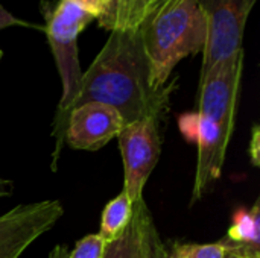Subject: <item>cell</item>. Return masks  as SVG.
Wrapping results in <instances>:
<instances>
[{
	"mask_svg": "<svg viewBox=\"0 0 260 258\" xmlns=\"http://www.w3.org/2000/svg\"><path fill=\"white\" fill-rule=\"evenodd\" d=\"M166 0H123L119 29L137 27L151 18Z\"/></svg>",
	"mask_w": 260,
	"mask_h": 258,
	"instance_id": "cell-13",
	"label": "cell"
},
{
	"mask_svg": "<svg viewBox=\"0 0 260 258\" xmlns=\"http://www.w3.org/2000/svg\"><path fill=\"white\" fill-rule=\"evenodd\" d=\"M125 122L111 106L104 103H84L70 111L64 141L72 149L99 151L119 135Z\"/></svg>",
	"mask_w": 260,
	"mask_h": 258,
	"instance_id": "cell-8",
	"label": "cell"
},
{
	"mask_svg": "<svg viewBox=\"0 0 260 258\" xmlns=\"http://www.w3.org/2000/svg\"><path fill=\"white\" fill-rule=\"evenodd\" d=\"M133 201L125 192L105 205L101 216V230L98 233L104 243H108L122 234L133 217Z\"/></svg>",
	"mask_w": 260,
	"mask_h": 258,
	"instance_id": "cell-11",
	"label": "cell"
},
{
	"mask_svg": "<svg viewBox=\"0 0 260 258\" xmlns=\"http://www.w3.org/2000/svg\"><path fill=\"white\" fill-rule=\"evenodd\" d=\"M244 58V50H241L200 81V109L195 114L192 134L198 144L192 204L200 201L222 173L227 148L235 129Z\"/></svg>",
	"mask_w": 260,
	"mask_h": 258,
	"instance_id": "cell-2",
	"label": "cell"
},
{
	"mask_svg": "<svg viewBox=\"0 0 260 258\" xmlns=\"http://www.w3.org/2000/svg\"><path fill=\"white\" fill-rule=\"evenodd\" d=\"M12 189H14L12 181L0 178V198H8V196H11Z\"/></svg>",
	"mask_w": 260,
	"mask_h": 258,
	"instance_id": "cell-19",
	"label": "cell"
},
{
	"mask_svg": "<svg viewBox=\"0 0 260 258\" xmlns=\"http://www.w3.org/2000/svg\"><path fill=\"white\" fill-rule=\"evenodd\" d=\"M175 88L177 79L165 87L155 84L140 27L117 29L82 73L67 117L76 106L96 102L114 108L125 125L145 119L161 122Z\"/></svg>",
	"mask_w": 260,
	"mask_h": 258,
	"instance_id": "cell-1",
	"label": "cell"
},
{
	"mask_svg": "<svg viewBox=\"0 0 260 258\" xmlns=\"http://www.w3.org/2000/svg\"><path fill=\"white\" fill-rule=\"evenodd\" d=\"M227 249L222 242L218 243H184L174 245L169 252V258H225Z\"/></svg>",
	"mask_w": 260,
	"mask_h": 258,
	"instance_id": "cell-14",
	"label": "cell"
},
{
	"mask_svg": "<svg viewBox=\"0 0 260 258\" xmlns=\"http://www.w3.org/2000/svg\"><path fill=\"white\" fill-rule=\"evenodd\" d=\"M101 258H140L139 224L133 208V217L119 237L105 243Z\"/></svg>",
	"mask_w": 260,
	"mask_h": 258,
	"instance_id": "cell-12",
	"label": "cell"
},
{
	"mask_svg": "<svg viewBox=\"0 0 260 258\" xmlns=\"http://www.w3.org/2000/svg\"><path fill=\"white\" fill-rule=\"evenodd\" d=\"M11 26H24V27H29L32 24L27 23V21H24V20H20V18L14 17L8 9H5L0 5V30L5 29V27H11Z\"/></svg>",
	"mask_w": 260,
	"mask_h": 258,
	"instance_id": "cell-18",
	"label": "cell"
},
{
	"mask_svg": "<svg viewBox=\"0 0 260 258\" xmlns=\"http://www.w3.org/2000/svg\"><path fill=\"white\" fill-rule=\"evenodd\" d=\"M227 251H233L250 258H260V204L235 211L229 228L227 240L222 242Z\"/></svg>",
	"mask_w": 260,
	"mask_h": 258,
	"instance_id": "cell-9",
	"label": "cell"
},
{
	"mask_svg": "<svg viewBox=\"0 0 260 258\" xmlns=\"http://www.w3.org/2000/svg\"><path fill=\"white\" fill-rule=\"evenodd\" d=\"M64 214L59 201L21 204L0 216V258L20 255Z\"/></svg>",
	"mask_w": 260,
	"mask_h": 258,
	"instance_id": "cell-7",
	"label": "cell"
},
{
	"mask_svg": "<svg viewBox=\"0 0 260 258\" xmlns=\"http://www.w3.org/2000/svg\"><path fill=\"white\" fill-rule=\"evenodd\" d=\"M257 0H198L207 20L200 81L242 49L248 15Z\"/></svg>",
	"mask_w": 260,
	"mask_h": 258,
	"instance_id": "cell-5",
	"label": "cell"
},
{
	"mask_svg": "<svg viewBox=\"0 0 260 258\" xmlns=\"http://www.w3.org/2000/svg\"><path fill=\"white\" fill-rule=\"evenodd\" d=\"M139 27L158 87L168 84L181 59L203 53L207 41V20L198 0H168Z\"/></svg>",
	"mask_w": 260,
	"mask_h": 258,
	"instance_id": "cell-3",
	"label": "cell"
},
{
	"mask_svg": "<svg viewBox=\"0 0 260 258\" xmlns=\"http://www.w3.org/2000/svg\"><path fill=\"white\" fill-rule=\"evenodd\" d=\"M67 257H69V251H67V248H66V246H62V245L55 246V248L50 251V254H49V258H67Z\"/></svg>",
	"mask_w": 260,
	"mask_h": 258,
	"instance_id": "cell-20",
	"label": "cell"
},
{
	"mask_svg": "<svg viewBox=\"0 0 260 258\" xmlns=\"http://www.w3.org/2000/svg\"><path fill=\"white\" fill-rule=\"evenodd\" d=\"M123 161V192L134 202L143 199V189L161 152L160 122L145 119L123 126L117 135Z\"/></svg>",
	"mask_w": 260,
	"mask_h": 258,
	"instance_id": "cell-6",
	"label": "cell"
},
{
	"mask_svg": "<svg viewBox=\"0 0 260 258\" xmlns=\"http://www.w3.org/2000/svg\"><path fill=\"white\" fill-rule=\"evenodd\" d=\"M2 56H3V52L0 50V59H2Z\"/></svg>",
	"mask_w": 260,
	"mask_h": 258,
	"instance_id": "cell-22",
	"label": "cell"
},
{
	"mask_svg": "<svg viewBox=\"0 0 260 258\" xmlns=\"http://www.w3.org/2000/svg\"><path fill=\"white\" fill-rule=\"evenodd\" d=\"M96 17L84 11L78 5L69 0H59L55 8L46 14V36L56 62V68L62 82V94L53 117L52 137L55 138V149L52 154V169L56 170L59 152L62 149L67 111L75 99L78 85L82 78L78 53V36L79 33L94 21Z\"/></svg>",
	"mask_w": 260,
	"mask_h": 258,
	"instance_id": "cell-4",
	"label": "cell"
},
{
	"mask_svg": "<svg viewBox=\"0 0 260 258\" xmlns=\"http://www.w3.org/2000/svg\"><path fill=\"white\" fill-rule=\"evenodd\" d=\"M225 258H250L247 255H242V254H238V252H233V251H227Z\"/></svg>",
	"mask_w": 260,
	"mask_h": 258,
	"instance_id": "cell-21",
	"label": "cell"
},
{
	"mask_svg": "<svg viewBox=\"0 0 260 258\" xmlns=\"http://www.w3.org/2000/svg\"><path fill=\"white\" fill-rule=\"evenodd\" d=\"M105 243L99 237V234H90L81 239L67 258H101L104 252Z\"/></svg>",
	"mask_w": 260,
	"mask_h": 258,
	"instance_id": "cell-15",
	"label": "cell"
},
{
	"mask_svg": "<svg viewBox=\"0 0 260 258\" xmlns=\"http://www.w3.org/2000/svg\"><path fill=\"white\" fill-rule=\"evenodd\" d=\"M69 2L78 5L79 8H82L87 12H90L91 15L96 17V20L104 14V2L102 0H69Z\"/></svg>",
	"mask_w": 260,
	"mask_h": 258,
	"instance_id": "cell-17",
	"label": "cell"
},
{
	"mask_svg": "<svg viewBox=\"0 0 260 258\" xmlns=\"http://www.w3.org/2000/svg\"><path fill=\"white\" fill-rule=\"evenodd\" d=\"M134 213L139 224V245L140 258H169V251L165 246L158 230L155 227L154 217L143 199L134 202Z\"/></svg>",
	"mask_w": 260,
	"mask_h": 258,
	"instance_id": "cell-10",
	"label": "cell"
},
{
	"mask_svg": "<svg viewBox=\"0 0 260 258\" xmlns=\"http://www.w3.org/2000/svg\"><path fill=\"white\" fill-rule=\"evenodd\" d=\"M104 2V14L98 18V24L110 32L119 29L120 14L123 0H102Z\"/></svg>",
	"mask_w": 260,
	"mask_h": 258,
	"instance_id": "cell-16",
	"label": "cell"
}]
</instances>
